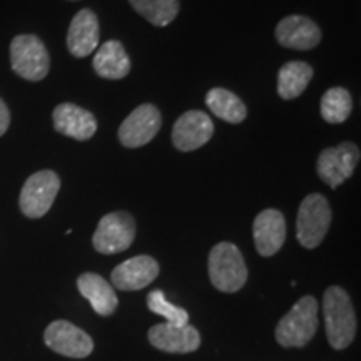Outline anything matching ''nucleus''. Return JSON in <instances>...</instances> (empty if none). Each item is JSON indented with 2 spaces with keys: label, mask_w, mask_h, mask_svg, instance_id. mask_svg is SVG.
<instances>
[{
  "label": "nucleus",
  "mask_w": 361,
  "mask_h": 361,
  "mask_svg": "<svg viewBox=\"0 0 361 361\" xmlns=\"http://www.w3.org/2000/svg\"><path fill=\"white\" fill-rule=\"evenodd\" d=\"M326 338L335 350H345L355 340L356 314L348 293L340 286H329L323 296Z\"/></svg>",
  "instance_id": "1"
},
{
  "label": "nucleus",
  "mask_w": 361,
  "mask_h": 361,
  "mask_svg": "<svg viewBox=\"0 0 361 361\" xmlns=\"http://www.w3.org/2000/svg\"><path fill=\"white\" fill-rule=\"evenodd\" d=\"M318 329V301L313 296H303L279 319L276 341L284 348H303L313 340Z\"/></svg>",
  "instance_id": "2"
},
{
  "label": "nucleus",
  "mask_w": 361,
  "mask_h": 361,
  "mask_svg": "<svg viewBox=\"0 0 361 361\" xmlns=\"http://www.w3.org/2000/svg\"><path fill=\"white\" fill-rule=\"evenodd\" d=\"M209 278L216 290L236 293L245 286L247 266L241 251L233 243H219L209 252Z\"/></svg>",
  "instance_id": "3"
},
{
  "label": "nucleus",
  "mask_w": 361,
  "mask_h": 361,
  "mask_svg": "<svg viewBox=\"0 0 361 361\" xmlns=\"http://www.w3.org/2000/svg\"><path fill=\"white\" fill-rule=\"evenodd\" d=\"M11 64L12 71L22 79L37 82L49 74L51 57L37 35L20 34L11 44Z\"/></svg>",
  "instance_id": "4"
},
{
  "label": "nucleus",
  "mask_w": 361,
  "mask_h": 361,
  "mask_svg": "<svg viewBox=\"0 0 361 361\" xmlns=\"http://www.w3.org/2000/svg\"><path fill=\"white\" fill-rule=\"evenodd\" d=\"M331 224V207L322 194H310L300 204L296 218V238L308 250L322 245Z\"/></svg>",
  "instance_id": "5"
},
{
  "label": "nucleus",
  "mask_w": 361,
  "mask_h": 361,
  "mask_svg": "<svg viewBox=\"0 0 361 361\" xmlns=\"http://www.w3.org/2000/svg\"><path fill=\"white\" fill-rule=\"evenodd\" d=\"M61 178L51 169L34 173L22 186L19 206L24 216L30 219H39L49 213L54 201H56Z\"/></svg>",
  "instance_id": "6"
},
{
  "label": "nucleus",
  "mask_w": 361,
  "mask_h": 361,
  "mask_svg": "<svg viewBox=\"0 0 361 361\" xmlns=\"http://www.w3.org/2000/svg\"><path fill=\"white\" fill-rule=\"evenodd\" d=\"M135 238V221L126 211L106 214L99 221L94 233L92 245L102 255H116L123 252L133 245Z\"/></svg>",
  "instance_id": "7"
},
{
  "label": "nucleus",
  "mask_w": 361,
  "mask_h": 361,
  "mask_svg": "<svg viewBox=\"0 0 361 361\" xmlns=\"http://www.w3.org/2000/svg\"><path fill=\"white\" fill-rule=\"evenodd\" d=\"M358 162L360 149L353 142H341L335 147L322 151L316 162V171L323 183H326L331 189H336L353 176Z\"/></svg>",
  "instance_id": "8"
},
{
  "label": "nucleus",
  "mask_w": 361,
  "mask_h": 361,
  "mask_svg": "<svg viewBox=\"0 0 361 361\" xmlns=\"http://www.w3.org/2000/svg\"><path fill=\"white\" fill-rule=\"evenodd\" d=\"M44 341L52 351L67 358H85L94 350L92 338L66 319L49 324L44 331Z\"/></svg>",
  "instance_id": "9"
},
{
  "label": "nucleus",
  "mask_w": 361,
  "mask_h": 361,
  "mask_svg": "<svg viewBox=\"0 0 361 361\" xmlns=\"http://www.w3.org/2000/svg\"><path fill=\"white\" fill-rule=\"evenodd\" d=\"M162 124L161 112L152 104H141L126 117L119 128V141L126 147L146 146L159 133Z\"/></svg>",
  "instance_id": "10"
},
{
  "label": "nucleus",
  "mask_w": 361,
  "mask_h": 361,
  "mask_svg": "<svg viewBox=\"0 0 361 361\" xmlns=\"http://www.w3.org/2000/svg\"><path fill=\"white\" fill-rule=\"evenodd\" d=\"M214 124L202 111H188L176 121L173 128V144L180 152L196 151L213 137Z\"/></svg>",
  "instance_id": "11"
},
{
  "label": "nucleus",
  "mask_w": 361,
  "mask_h": 361,
  "mask_svg": "<svg viewBox=\"0 0 361 361\" xmlns=\"http://www.w3.org/2000/svg\"><path fill=\"white\" fill-rule=\"evenodd\" d=\"M147 338L154 348L166 353H192L201 345L200 331L191 324L184 326L169 323L154 324L149 329Z\"/></svg>",
  "instance_id": "12"
},
{
  "label": "nucleus",
  "mask_w": 361,
  "mask_h": 361,
  "mask_svg": "<svg viewBox=\"0 0 361 361\" xmlns=\"http://www.w3.org/2000/svg\"><path fill=\"white\" fill-rule=\"evenodd\" d=\"M159 274V264L151 256H134L119 266H116L111 273L114 286L121 291H137L151 284Z\"/></svg>",
  "instance_id": "13"
},
{
  "label": "nucleus",
  "mask_w": 361,
  "mask_h": 361,
  "mask_svg": "<svg viewBox=\"0 0 361 361\" xmlns=\"http://www.w3.org/2000/svg\"><path fill=\"white\" fill-rule=\"evenodd\" d=\"M256 250L261 256L269 258L281 250L286 239V221L278 209H264L256 216L252 224Z\"/></svg>",
  "instance_id": "14"
},
{
  "label": "nucleus",
  "mask_w": 361,
  "mask_h": 361,
  "mask_svg": "<svg viewBox=\"0 0 361 361\" xmlns=\"http://www.w3.org/2000/svg\"><path fill=\"white\" fill-rule=\"evenodd\" d=\"M52 121L57 133L75 141H87L97 130V121L92 112L71 102L59 104L52 112Z\"/></svg>",
  "instance_id": "15"
},
{
  "label": "nucleus",
  "mask_w": 361,
  "mask_h": 361,
  "mask_svg": "<svg viewBox=\"0 0 361 361\" xmlns=\"http://www.w3.org/2000/svg\"><path fill=\"white\" fill-rule=\"evenodd\" d=\"M278 42L286 49L310 51L322 40V30L305 16H288L276 25Z\"/></svg>",
  "instance_id": "16"
},
{
  "label": "nucleus",
  "mask_w": 361,
  "mask_h": 361,
  "mask_svg": "<svg viewBox=\"0 0 361 361\" xmlns=\"http://www.w3.org/2000/svg\"><path fill=\"white\" fill-rule=\"evenodd\" d=\"M99 19L96 12L82 8L74 16L69 32H67V49L74 57H87L99 45Z\"/></svg>",
  "instance_id": "17"
},
{
  "label": "nucleus",
  "mask_w": 361,
  "mask_h": 361,
  "mask_svg": "<svg viewBox=\"0 0 361 361\" xmlns=\"http://www.w3.org/2000/svg\"><path fill=\"white\" fill-rule=\"evenodd\" d=\"M79 293L89 301L94 311L101 316H109L117 308V295L114 288L96 273H84L78 279Z\"/></svg>",
  "instance_id": "18"
},
{
  "label": "nucleus",
  "mask_w": 361,
  "mask_h": 361,
  "mask_svg": "<svg viewBox=\"0 0 361 361\" xmlns=\"http://www.w3.org/2000/svg\"><path fill=\"white\" fill-rule=\"evenodd\" d=\"M94 71L104 79L119 80L130 72V59L119 40H107L97 49L94 57Z\"/></svg>",
  "instance_id": "19"
},
{
  "label": "nucleus",
  "mask_w": 361,
  "mask_h": 361,
  "mask_svg": "<svg viewBox=\"0 0 361 361\" xmlns=\"http://www.w3.org/2000/svg\"><path fill=\"white\" fill-rule=\"evenodd\" d=\"M313 67L306 62L293 61L284 64L278 74V94L284 101L300 97L313 79Z\"/></svg>",
  "instance_id": "20"
},
{
  "label": "nucleus",
  "mask_w": 361,
  "mask_h": 361,
  "mask_svg": "<svg viewBox=\"0 0 361 361\" xmlns=\"http://www.w3.org/2000/svg\"><path fill=\"white\" fill-rule=\"evenodd\" d=\"M206 104L214 116H218L219 119L226 121V123L239 124L243 123L247 116L245 102L228 89H211L206 96Z\"/></svg>",
  "instance_id": "21"
},
{
  "label": "nucleus",
  "mask_w": 361,
  "mask_h": 361,
  "mask_svg": "<svg viewBox=\"0 0 361 361\" xmlns=\"http://www.w3.org/2000/svg\"><path fill=\"white\" fill-rule=\"evenodd\" d=\"M129 4L139 16L156 27L169 25L179 13V0H129Z\"/></svg>",
  "instance_id": "22"
},
{
  "label": "nucleus",
  "mask_w": 361,
  "mask_h": 361,
  "mask_svg": "<svg viewBox=\"0 0 361 361\" xmlns=\"http://www.w3.org/2000/svg\"><path fill=\"white\" fill-rule=\"evenodd\" d=\"M322 116L329 124H341L353 111L351 94L343 87H331L322 97Z\"/></svg>",
  "instance_id": "23"
},
{
  "label": "nucleus",
  "mask_w": 361,
  "mask_h": 361,
  "mask_svg": "<svg viewBox=\"0 0 361 361\" xmlns=\"http://www.w3.org/2000/svg\"><path fill=\"white\" fill-rule=\"evenodd\" d=\"M147 308L152 311V313L161 314L166 318V323L169 324H178V326H184V324H189V314L186 310L179 308V306H174L166 300L164 293L161 290H154L147 295Z\"/></svg>",
  "instance_id": "24"
},
{
  "label": "nucleus",
  "mask_w": 361,
  "mask_h": 361,
  "mask_svg": "<svg viewBox=\"0 0 361 361\" xmlns=\"http://www.w3.org/2000/svg\"><path fill=\"white\" fill-rule=\"evenodd\" d=\"M8 126H11V112H8L7 104L0 99V137L7 133Z\"/></svg>",
  "instance_id": "25"
}]
</instances>
